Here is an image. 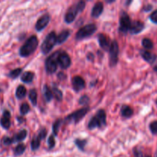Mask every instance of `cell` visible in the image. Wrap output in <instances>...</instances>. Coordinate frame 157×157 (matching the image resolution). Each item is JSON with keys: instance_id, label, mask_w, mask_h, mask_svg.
<instances>
[{"instance_id": "74e56055", "label": "cell", "mask_w": 157, "mask_h": 157, "mask_svg": "<svg viewBox=\"0 0 157 157\" xmlns=\"http://www.w3.org/2000/svg\"><path fill=\"white\" fill-rule=\"evenodd\" d=\"M46 135H47V131H46L45 129H42V130L40 131L39 134H38V137H39L41 140H42L45 137Z\"/></svg>"}, {"instance_id": "2e32d148", "label": "cell", "mask_w": 157, "mask_h": 157, "mask_svg": "<svg viewBox=\"0 0 157 157\" xmlns=\"http://www.w3.org/2000/svg\"><path fill=\"white\" fill-rule=\"evenodd\" d=\"M10 118H11V114L10 112L6 110L4 111L2 115V117L1 118V125L3 128L5 129H9L10 127L11 122H10Z\"/></svg>"}, {"instance_id": "9a60e30c", "label": "cell", "mask_w": 157, "mask_h": 157, "mask_svg": "<svg viewBox=\"0 0 157 157\" xmlns=\"http://www.w3.org/2000/svg\"><path fill=\"white\" fill-rule=\"evenodd\" d=\"M140 54L142 58L145 60L146 61H147L150 64H153L155 61L156 60L157 56L154 54L151 53L150 52L147 50H142L140 51Z\"/></svg>"}, {"instance_id": "7402d4cb", "label": "cell", "mask_w": 157, "mask_h": 157, "mask_svg": "<svg viewBox=\"0 0 157 157\" xmlns=\"http://www.w3.org/2000/svg\"><path fill=\"white\" fill-rule=\"evenodd\" d=\"M27 136V131L25 130H22L20 132H18L13 138V143L14 142H20V141H22L23 140H25Z\"/></svg>"}, {"instance_id": "e0dca14e", "label": "cell", "mask_w": 157, "mask_h": 157, "mask_svg": "<svg viewBox=\"0 0 157 157\" xmlns=\"http://www.w3.org/2000/svg\"><path fill=\"white\" fill-rule=\"evenodd\" d=\"M104 10V5L101 2H98L94 6L91 11V15L94 18H98L102 14Z\"/></svg>"}, {"instance_id": "ffe728a7", "label": "cell", "mask_w": 157, "mask_h": 157, "mask_svg": "<svg viewBox=\"0 0 157 157\" xmlns=\"http://www.w3.org/2000/svg\"><path fill=\"white\" fill-rule=\"evenodd\" d=\"M43 94H44V99L46 101L49 102L52 100L53 98V93H52V90H51V89L48 87L47 85H44L43 87Z\"/></svg>"}, {"instance_id": "6da1fadb", "label": "cell", "mask_w": 157, "mask_h": 157, "mask_svg": "<svg viewBox=\"0 0 157 157\" xmlns=\"http://www.w3.org/2000/svg\"><path fill=\"white\" fill-rule=\"evenodd\" d=\"M38 44V39L35 35L31 36L24 44L21 47L19 50V54L21 57H29L32 55Z\"/></svg>"}, {"instance_id": "d590c367", "label": "cell", "mask_w": 157, "mask_h": 157, "mask_svg": "<svg viewBox=\"0 0 157 157\" xmlns=\"http://www.w3.org/2000/svg\"><path fill=\"white\" fill-rule=\"evenodd\" d=\"M150 18L153 23H155V24H157V10L152 12L151 15H150Z\"/></svg>"}, {"instance_id": "7c38bea8", "label": "cell", "mask_w": 157, "mask_h": 157, "mask_svg": "<svg viewBox=\"0 0 157 157\" xmlns=\"http://www.w3.org/2000/svg\"><path fill=\"white\" fill-rule=\"evenodd\" d=\"M72 87L75 91H80L85 87V81L80 76L74 77L72 78Z\"/></svg>"}, {"instance_id": "8fae6325", "label": "cell", "mask_w": 157, "mask_h": 157, "mask_svg": "<svg viewBox=\"0 0 157 157\" xmlns=\"http://www.w3.org/2000/svg\"><path fill=\"white\" fill-rule=\"evenodd\" d=\"M49 21H50V15H49V14L45 13L42 16L40 17L39 19L37 21L36 25H35V29L38 32L43 30L48 25Z\"/></svg>"}, {"instance_id": "ba28073f", "label": "cell", "mask_w": 157, "mask_h": 157, "mask_svg": "<svg viewBox=\"0 0 157 157\" xmlns=\"http://www.w3.org/2000/svg\"><path fill=\"white\" fill-rule=\"evenodd\" d=\"M109 52H110V66L113 67L117 64L118 54H119V45L116 41H112Z\"/></svg>"}, {"instance_id": "8d00e7d4", "label": "cell", "mask_w": 157, "mask_h": 157, "mask_svg": "<svg viewBox=\"0 0 157 157\" xmlns=\"http://www.w3.org/2000/svg\"><path fill=\"white\" fill-rule=\"evenodd\" d=\"M3 144H5V145H10V144H12V143H13V140H12V138H10V137H4L3 138Z\"/></svg>"}, {"instance_id": "d4e9b609", "label": "cell", "mask_w": 157, "mask_h": 157, "mask_svg": "<svg viewBox=\"0 0 157 157\" xmlns=\"http://www.w3.org/2000/svg\"><path fill=\"white\" fill-rule=\"evenodd\" d=\"M37 91L35 89H32V90H30L29 92V98L30 101L32 102V104H33L34 106H35L37 104Z\"/></svg>"}, {"instance_id": "603a6c76", "label": "cell", "mask_w": 157, "mask_h": 157, "mask_svg": "<svg viewBox=\"0 0 157 157\" xmlns=\"http://www.w3.org/2000/svg\"><path fill=\"white\" fill-rule=\"evenodd\" d=\"M16 98L18 99H22L26 95V88L22 85H20L17 87L16 92H15Z\"/></svg>"}, {"instance_id": "cb8c5ba5", "label": "cell", "mask_w": 157, "mask_h": 157, "mask_svg": "<svg viewBox=\"0 0 157 157\" xmlns=\"http://www.w3.org/2000/svg\"><path fill=\"white\" fill-rule=\"evenodd\" d=\"M52 93H53L54 96H55V99H56L57 101H60L62 100V98H63L62 92H61V90H59L56 86H54L53 88H52Z\"/></svg>"}, {"instance_id": "ac0fdd59", "label": "cell", "mask_w": 157, "mask_h": 157, "mask_svg": "<svg viewBox=\"0 0 157 157\" xmlns=\"http://www.w3.org/2000/svg\"><path fill=\"white\" fill-rule=\"evenodd\" d=\"M69 35H70V31H62V32L58 35V36H57V43H58V44H62V43H64V41L67 39Z\"/></svg>"}, {"instance_id": "8992f818", "label": "cell", "mask_w": 157, "mask_h": 157, "mask_svg": "<svg viewBox=\"0 0 157 157\" xmlns=\"http://www.w3.org/2000/svg\"><path fill=\"white\" fill-rule=\"evenodd\" d=\"M97 31V27L94 24H88L78 31L76 34V39L81 40L84 38H88L89 36L93 35Z\"/></svg>"}, {"instance_id": "83f0119b", "label": "cell", "mask_w": 157, "mask_h": 157, "mask_svg": "<svg viewBox=\"0 0 157 157\" xmlns=\"http://www.w3.org/2000/svg\"><path fill=\"white\" fill-rule=\"evenodd\" d=\"M40 141H41V139L38 137V136L33 138L32 143H31V147H32V150H38V147H39L40 146Z\"/></svg>"}, {"instance_id": "d6a6232c", "label": "cell", "mask_w": 157, "mask_h": 157, "mask_svg": "<svg viewBox=\"0 0 157 157\" xmlns=\"http://www.w3.org/2000/svg\"><path fill=\"white\" fill-rule=\"evenodd\" d=\"M150 131L153 134L156 135L157 134V121H153L150 124Z\"/></svg>"}, {"instance_id": "ab89813d", "label": "cell", "mask_w": 157, "mask_h": 157, "mask_svg": "<svg viewBox=\"0 0 157 157\" xmlns=\"http://www.w3.org/2000/svg\"><path fill=\"white\" fill-rule=\"evenodd\" d=\"M152 9H153V6L151 5H147V6H146L144 7V10L146 11V12H150V11L152 10Z\"/></svg>"}, {"instance_id": "f35d334b", "label": "cell", "mask_w": 157, "mask_h": 157, "mask_svg": "<svg viewBox=\"0 0 157 157\" xmlns=\"http://www.w3.org/2000/svg\"><path fill=\"white\" fill-rule=\"evenodd\" d=\"M133 153H134L135 157H144L143 156L142 152L138 150V149H134L133 150Z\"/></svg>"}, {"instance_id": "4316f807", "label": "cell", "mask_w": 157, "mask_h": 157, "mask_svg": "<svg viewBox=\"0 0 157 157\" xmlns=\"http://www.w3.org/2000/svg\"><path fill=\"white\" fill-rule=\"evenodd\" d=\"M25 150V145L20 144L15 147V150H14V153H15V156H20V155H21L24 153Z\"/></svg>"}, {"instance_id": "f6af8a7d", "label": "cell", "mask_w": 157, "mask_h": 157, "mask_svg": "<svg viewBox=\"0 0 157 157\" xmlns=\"http://www.w3.org/2000/svg\"><path fill=\"white\" fill-rule=\"evenodd\" d=\"M156 104H157V100H156Z\"/></svg>"}, {"instance_id": "e575fe53", "label": "cell", "mask_w": 157, "mask_h": 157, "mask_svg": "<svg viewBox=\"0 0 157 157\" xmlns=\"http://www.w3.org/2000/svg\"><path fill=\"white\" fill-rule=\"evenodd\" d=\"M48 147L49 149H52L55 147V140L54 136H50L48 138Z\"/></svg>"}, {"instance_id": "52a82bcc", "label": "cell", "mask_w": 157, "mask_h": 157, "mask_svg": "<svg viewBox=\"0 0 157 157\" xmlns=\"http://www.w3.org/2000/svg\"><path fill=\"white\" fill-rule=\"evenodd\" d=\"M89 108L88 107H83V108L80 109V110H78L77 111L74 112L73 113L70 114L69 116H67V117L65 118V121L67 123H78V121H81L87 113H88Z\"/></svg>"}, {"instance_id": "5b68a950", "label": "cell", "mask_w": 157, "mask_h": 157, "mask_svg": "<svg viewBox=\"0 0 157 157\" xmlns=\"http://www.w3.org/2000/svg\"><path fill=\"white\" fill-rule=\"evenodd\" d=\"M61 51L55 52L46 59L45 69L48 74H53L57 71L58 65V56Z\"/></svg>"}, {"instance_id": "9c48e42d", "label": "cell", "mask_w": 157, "mask_h": 157, "mask_svg": "<svg viewBox=\"0 0 157 157\" xmlns=\"http://www.w3.org/2000/svg\"><path fill=\"white\" fill-rule=\"evenodd\" d=\"M131 22L130 16L125 12H122L121 18H120V31L123 33H127L130 32Z\"/></svg>"}, {"instance_id": "4dcf8cb0", "label": "cell", "mask_w": 157, "mask_h": 157, "mask_svg": "<svg viewBox=\"0 0 157 157\" xmlns=\"http://www.w3.org/2000/svg\"><path fill=\"white\" fill-rule=\"evenodd\" d=\"M29 110H30V107H29V104H26V103L21 104V107H20V112H21V114L22 115L27 114V113L29 112Z\"/></svg>"}, {"instance_id": "5bb4252c", "label": "cell", "mask_w": 157, "mask_h": 157, "mask_svg": "<svg viewBox=\"0 0 157 157\" xmlns=\"http://www.w3.org/2000/svg\"><path fill=\"white\" fill-rule=\"evenodd\" d=\"M145 26H144V22L139 20H135L131 22V25H130V32L131 34H138L140 33L144 29Z\"/></svg>"}, {"instance_id": "7a4b0ae2", "label": "cell", "mask_w": 157, "mask_h": 157, "mask_svg": "<svg viewBox=\"0 0 157 157\" xmlns=\"http://www.w3.org/2000/svg\"><path fill=\"white\" fill-rule=\"evenodd\" d=\"M106 120H107V115L106 112L104 110H98L94 117L89 121L88 128L90 130L96 128V127H102L106 125Z\"/></svg>"}, {"instance_id": "60d3db41", "label": "cell", "mask_w": 157, "mask_h": 157, "mask_svg": "<svg viewBox=\"0 0 157 157\" xmlns=\"http://www.w3.org/2000/svg\"><path fill=\"white\" fill-rule=\"evenodd\" d=\"M87 59L90 60V61H93L94 60V55L92 53H89L88 55H87Z\"/></svg>"}, {"instance_id": "7bdbcfd3", "label": "cell", "mask_w": 157, "mask_h": 157, "mask_svg": "<svg viewBox=\"0 0 157 157\" xmlns=\"http://www.w3.org/2000/svg\"><path fill=\"white\" fill-rule=\"evenodd\" d=\"M18 121H20V123H21V121H23V119H21V118H19V117H18Z\"/></svg>"}, {"instance_id": "f1b7e54d", "label": "cell", "mask_w": 157, "mask_h": 157, "mask_svg": "<svg viewBox=\"0 0 157 157\" xmlns=\"http://www.w3.org/2000/svg\"><path fill=\"white\" fill-rule=\"evenodd\" d=\"M142 44L144 48L146 49H152L153 48V43L150 38H144L142 41Z\"/></svg>"}, {"instance_id": "bcb514c9", "label": "cell", "mask_w": 157, "mask_h": 157, "mask_svg": "<svg viewBox=\"0 0 157 157\" xmlns=\"http://www.w3.org/2000/svg\"><path fill=\"white\" fill-rule=\"evenodd\" d=\"M156 157H157V153H156Z\"/></svg>"}, {"instance_id": "484cf974", "label": "cell", "mask_w": 157, "mask_h": 157, "mask_svg": "<svg viewBox=\"0 0 157 157\" xmlns=\"http://www.w3.org/2000/svg\"><path fill=\"white\" fill-rule=\"evenodd\" d=\"M61 124H62V120L61 119H58L53 124V127H52V130H53V133L55 136H57L58 133V130H59L60 127H61Z\"/></svg>"}, {"instance_id": "f546056e", "label": "cell", "mask_w": 157, "mask_h": 157, "mask_svg": "<svg viewBox=\"0 0 157 157\" xmlns=\"http://www.w3.org/2000/svg\"><path fill=\"white\" fill-rule=\"evenodd\" d=\"M86 144H87V140H86L77 139L76 140H75V144L78 146V147L81 150H84V147H85Z\"/></svg>"}, {"instance_id": "b9f144b4", "label": "cell", "mask_w": 157, "mask_h": 157, "mask_svg": "<svg viewBox=\"0 0 157 157\" xmlns=\"http://www.w3.org/2000/svg\"><path fill=\"white\" fill-rule=\"evenodd\" d=\"M153 70H154L156 72H157V64L154 66V67H153Z\"/></svg>"}, {"instance_id": "1f68e13d", "label": "cell", "mask_w": 157, "mask_h": 157, "mask_svg": "<svg viewBox=\"0 0 157 157\" xmlns=\"http://www.w3.org/2000/svg\"><path fill=\"white\" fill-rule=\"evenodd\" d=\"M22 71V69L21 68H16L15 70L12 71L9 73V77L12 78H16L17 77L19 76L20 74Z\"/></svg>"}, {"instance_id": "44dd1931", "label": "cell", "mask_w": 157, "mask_h": 157, "mask_svg": "<svg viewBox=\"0 0 157 157\" xmlns=\"http://www.w3.org/2000/svg\"><path fill=\"white\" fill-rule=\"evenodd\" d=\"M121 114L124 117H130L133 114V110L129 106H124L121 108Z\"/></svg>"}, {"instance_id": "836d02e7", "label": "cell", "mask_w": 157, "mask_h": 157, "mask_svg": "<svg viewBox=\"0 0 157 157\" xmlns=\"http://www.w3.org/2000/svg\"><path fill=\"white\" fill-rule=\"evenodd\" d=\"M90 101V99H89L88 96L87 95H84V96L81 97L79 100V104H81V105H85V104H87Z\"/></svg>"}, {"instance_id": "3957f363", "label": "cell", "mask_w": 157, "mask_h": 157, "mask_svg": "<svg viewBox=\"0 0 157 157\" xmlns=\"http://www.w3.org/2000/svg\"><path fill=\"white\" fill-rule=\"evenodd\" d=\"M85 6L86 3L84 1H81L77 3L75 6L71 7L67 12V13H66L65 17H64V20H65L66 22L71 23L75 19L78 12H81L84 10Z\"/></svg>"}, {"instance_id": "ee69618b", "label": "cell", "mask_w": 157, "mask_h": 157, "mask_svg": "<svg viewBox=\"0 0 157 157\" xmlns=\"http://www.w3.org/2000/svg\"><path fill=\"white\" fill-rule=\"evenodd\" d=\"M147 157H151V156H147Z\"/></svg>"}, {"instance_id": "d6986e66", "label": "cell", "mask_w": 157, "mask_h": 157, "mask_svg": "<svg viewBox=\"0 0 157 157\" xmlns=\"http://www.w3.org/2000/svg\"><path fill=\"white\" fill-rule=\"evenodd\" d=\"M34 77H35V75H34L33 72L26 71L21 75V80L24 83H30L33 81Z\"/></svg>"}, {"instance_id": "277c9868", "label": "cell", "mask_w": 157, "mask_h": 157, "mask_svg": "<svg viewBox=\"0 0 157 157\" xmlns=\"http://www.w3.org/2000/svg\"><path fill=\"white\" fill-rule=\"evenodd\" d=\"M57 42V36L55 32H52L47 35L41 46V50L44 55H47L52 51L55 43Z\"/></svg>"}, {"instance_id": "4fadbf2b", "label": "cell", "mask_w": 157, "mask_h": 157, "mask_svg": "<svg viewBox=\"0 0 157 157\" xmlns=\"http://www.w3.org/2000/svg\"><path fill=\"white\" fill-rule=\"evenodd\" d=\"M98 41L101 48L104 49V51H109L110 48V40L109 39L108 37L104 34H99L98 35Z\"/></svg>"}, {"instance_id": "30bf717a", "label": "cell", "mask_w": 157, "mask_h": 157, "mask_svg": "<svg viewBox=\"0 0 157 157\" xmlns=\"http://www.w3.org/2000/svg\"><path fill=\"white\" fill-rule=\"evenodd\" d=\"M71 61L69 55L64 51H61L58 56V65L62 69H67L70 67Z\"/></svg>"}]
</instances>
